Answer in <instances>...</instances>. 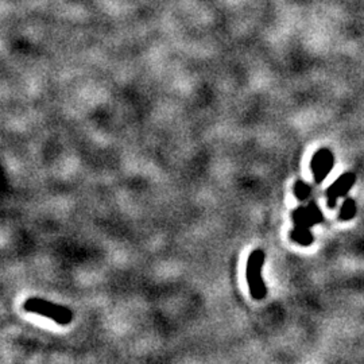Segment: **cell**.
<instances>
[{
    "instance_id": "1",
    "label": "cell",
    "mask_w": 364,
    "mask_h": 364,
    "mask_svg": "<svg viewBox=\"0 0 364 364\" xmlns=\"http://www.w3.org/2000/svg\"><path fill=\"white\" fill-rule=\"evenodd\" d=\"M23 308L26 312L48 317L60 326H68L73 320V313L69 308L39 297L27 299L23 304Z\"/></svg>"
},
{
    "instance_id": "2",
    "label": "cell",
    "mask_w": 364,
    "mask_h": 364,
    "mask_svg": "<svg viewBox=\"0 0 364 364\" xmlns=\"http://www.w3.org/2000/svg\"><path fill=\"white\" fill-rule=\"evenodd\" d=\"M264 259H266V254L263 250H254L248 257L247 267H246L250 294L257 301L264 299L267 294V289L262 277Z\"/></svg>"
},
{
    "instance_id": "3",
    "label": "cell",
    "mask_w": 364,
    "mask_h": 364,
    "mask_svg": "<svg viewBox=\"0 0 364 364\" xmlns=\"http://www.w3.org/2000/svg\"><path fill=\"white\" fill-rule=\"evenodd\" d=\"M335 165V156L329 149H320L312 158L311 162V169H312L313 176H314V181L317 183L326 180L329 176L331 170L333 169Z\"/></svg>"
},
{
    "instance_id": "4",
    "label": "cell",
    "mask_w": 364,
    "mask_h": 364,
    "mask_svg": "<svg viewBox=\"0 0 364 364\" xmlns=\"http://www.w3.org/2000/svg\"><path fill=\"white\" fill-rule=\"evenodd\" d=\"M356 182V174L355 173H344L338 177L336 181L333 182L328 191H326V196H328V207L331 209L336 207L338 197L347 195L351 191L353 183Z\"/></svg>"
},
{
    "instance_id": "5",
    "label": "cell",
    "mask_w": 364,
    "mask_h": 364,
    "mask_svg": "<svg viewBox=\"0 0 364 364\" xmlns=\"http://www.w3.org/2000/svg\"><path fill=\"white\" fill-rule=\"evenodd\" d=\"M291 219L294 221L296 227H306L312 228L314 225L324 221V216L321 213L317 204L313 201L308 207H299L291 213Z\"/></svg>"
},
{
    "instance_id": "6",
    "label": "cell",
    "mask_w": 364,
    "mask_h": 364,
    "mask_svg": "<svg viewBox=\"0 0 364 364\" xmlns=\"http://www.w3.org/2000/svg\"><path fill=\"white\" fill-rule=\"evenodd\" d=\"M290 239L302 247H308L314 242L311 228L306 227H294V230L290 231Z\"/></svg>"
},
{
    "instance_id": "7",
    "label": "cell",
    "mask_w": 364,
    "mask_h": 364,
    "mask_svg": "<svg viewBox=\"0 0 364 364\" xmlns=\"http://www.w3.org/2000/svg\"><path fill=\"white\" fill-rule=\"evenodd\" d=\"M356 203L352 200V198H346V201L343 203V207L340 209V220L341 221H350L356 216Z\"/></svg>"
},
{
    "instance_id": "8",
    "label": "cell",
    "mask_w": 364,
    "mask_h": 364,
    "mask_svg": "<svg viewBox=\"0 0 364 364\" xmlns=\"http://www.w3.org/2000/svg\"><path fill=\"white\" fill-rule=\"evenodd\" d=\"M293 191L299 201H305L311 196V186L306 182L301 181V180L294 183Z\"/></svg>"
}]
</instances>
